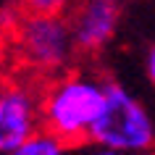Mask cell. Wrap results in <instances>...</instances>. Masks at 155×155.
<instances>
[{"mask_svg":"<svg viewBox=\"0 0 155 155\" xmlns=\"http://www.w3.org/2000/svg\"><path fill=\"white\" fill-rule=\"evenodd\" d=\"M105 103V82L84 71L58 74L40 90V129L55 134L66 147L87 142Z\"/></svg>","mask_w":155,"mask_h":155,"instance_id":"1","label":"cell"},{"mask_svg":"<svg viewBox=\"0 0 155 155\" xmlns=\"http://www.w3.org/2000/svg\"><path fill=\"white\" fill-rule=\"evenodd\" d=\"M82 155H129V153H121V150H113V147H103V145H92Z\"/></svg>","mask_w":155,"mask_h":155,"instance_id":"9","label":"cell"},{"mask_svg":"<svg viewBox=\"0 0 155 155\" xmlns=\"http://www.w3.org/2000/svg\"><path fill=\"white\" fill-rule=\"evenodd\" d=\"M16 50L21 63L34 74L58 76L71 66L76 45L66 16H45V13H24L13 24Z\"/></svg>","mask_w":155,"mask_h":155,"instance_id":"3","label":"cell"},{"mask_svg":"<svg viewBox=\"0 0 155 155\" xmlns=\"http://www.w3.org/2000/svg\"><path fill=\"white\" fill-rule=\"evenodd\" d=\"M40 129V90L26 82L0 84V155Z\"/></svg>","mask_w":155,"mask_h":155,"instance_id":"5","label":"cell"},{"mask_svg":"<svg viewBox=\"0 0 155 155\" xmlns=\"http://www.w3.org/2000/svg\"><path fill=\"white\" fill-rule=\"evenodd\" d=\"M74 0H21L24 13H45V16H66Z\"/></svg>","mask_w":155,"mask_h":155,"instance_id":"7","label":"cell"},{"mask_svg":"<svg viewBox=\"0 0 155 155\" xmlns=\"http://www.w3.org/2000/svg\"><path fill=\"white\" fill-rule=\"evenodd\" d=\"M76 53H103L116 40L124 18V0H74L66 13Z\"/></svg>","mask_w":155,"mask_h":155,"instance_id":"4","label":"cell"},{"mask_svg":"<svg viewBox=\"0 0 155 155\" xmlns=\"http://www.w3.org/2000/svg\"><path fill=\"white\" fill-rule=\"evenodd\" d=\"M87 142L129 155H147L155 150V118L124 84L105 82V103L92 124Z\"/></svg>","mask_w":155,"mask_h":155,"instance_id":"2","label":"cell"},{"mask_svg":"<svg viewBox=\"0 0 155 155\" xmlns=\"http://www.w3.org/2000/svg\"><path fill=\"white\" fill-rule=\"evenodd\" d=\"M145 74H147V82L155 87V45L145 53Z\"/></svg>","mask_w":155,"mask_h":155,"instance_id":"8","label":"cell"},{"mask_svg":"<svg viewBox=\"0 0 155 155\" xmlns=\"http://www.w3.org/2000/svg\"><path fill=\"white\" fill-rule=\"evenodd\" d=\"M5 155H68V147L45 129H37L32 137H26L21 145H16Z\"/></svg>","mask_w":155,"mask_h":155,"instance_id":"6","label":"cell"}]
</instances>
